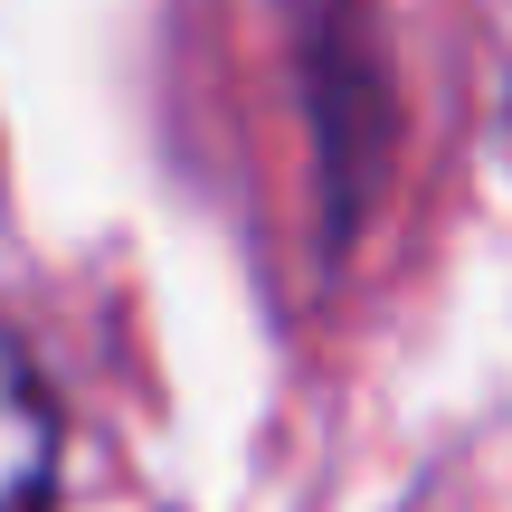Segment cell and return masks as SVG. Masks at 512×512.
I'll return each mask as SVG.
<instances>
[{
	"label": "cell",
	"instance_id": "cell-1",
	"mask_svg": "<svg viewBox=\"0 0 512 512\" xmlns=\"http://www.w3.org/2000/svg\"><path fill=\"white\" fill-rule=\"evenodd\" d=\"M48 484H57V408L19 332L0 323V512H48Z\"/></svg>",
	"mask_w": 512,
	"mask_h": 512
}]
</instances>
